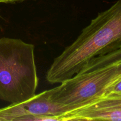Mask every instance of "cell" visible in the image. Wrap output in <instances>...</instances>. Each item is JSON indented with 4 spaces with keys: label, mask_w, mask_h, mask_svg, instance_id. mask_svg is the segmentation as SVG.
Returning <instances> with one entry per match:
<instances>
[{
    "label": "cell",
    "mask_w": 121,
    "mask_h": 121,
    "mask_svg": "<svg viewBox=\"0 0 121 121\" xmlns=\"http://www.w3.org/2000/svg\"><path fill=\"white\" fill-rule=\"evenodd\" d=\"M121 48V0L99 13L78 37L54 59L46 74L51 84L61 83L91 59Z\"/></svg>",
    "instance_id": "6da1fadb"
},
{
    "label": "cell",
    "mask_w": 121,
    "mask_h": 121,
    "mask_svg": "<svg viewBox=\"0 0 121 121\" xmlns=\"http://www.w3.org/2000/svg\"><path fill=\"white\" fill-rule=\"evenodd\" d=\"M121 79V48L92 58L72 78L50 89V99L66 114L104 96Z\"/></svg>",
    "instance_id": "7a4b0ae2"
},
{
    "label": "cell",
    "mask_w": 121,
    "mask_h": 121,
    "mask_svg": "<svg viewBox=\"0 0 121 121\" xmlns=\"http://www.w3.org/2000/svg\"><path fill=\"white\" fill-rule=\"evenodd\" d=\"M39 84L34 46L21 39H0V99L10 104L36 94Z\"/></svg>",
    "instance_id": "3957f363"
},
{
    "label": "cell",
    "mask_w": 121,
    "mask_h": 121,
    "mask_svg": "<svg viewBox=\"0 0 121 121\" xmlns=\"http://www.w3.org/2000/svg\"><path fill=\"white\" fill-rule=\"evenodd\" d=\"M65 113L63 108L50 100L47 90L22 102L0 108V121H60Z\"/></svg>",
    "instance_id": "277c9868"
},
{
    "label": "cell",
    "mask_w": 121,
    "mask_h": 121,
    "mask_svg": "<svg viewBox=\"0 0 121 121\" xmlns=\"http://www.w3.org/2000/svg\"><path fill=\"white\" fill-rule=\"evenodd\" d=\"M61 121H121V96L102 97L86 106L63 115Z\"/></svg>",
    "instance_id": "5b68a950"
},
{
    "label": "cell",
    "mask_w": 121,
    "mask_h": 121,
    "mask_svg": "<svg viewBox=\"0 0 121 121\" xmlns=\"http://www.w3.org/2000/svg\"><path fill=\"white\" fill-rule=\"evenodd\" d=\"M121 96V79L108 89L104 96Z\"/></svg>",
    "instance_id": "8992f818"
},
{
    "label": "cell",
    "mask_w": 121,
    "mask_h": 121,
    "mask_svg": "<svg viewBox=\"0 0 121 121\" xmlns=\"http://www.w3.org/2000/svg\"><path fill=\"white\" fill-rule=\"evenodd\" d=\"M26 0H0V3H10V2H19V1H24Z\"/></svg>",
    "instance_id": "52a82bcc"
}]
</instances>
